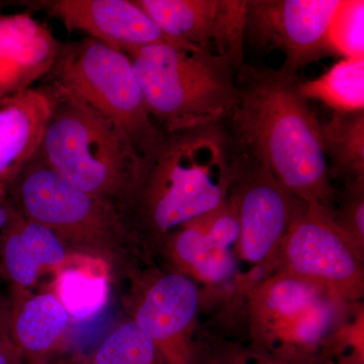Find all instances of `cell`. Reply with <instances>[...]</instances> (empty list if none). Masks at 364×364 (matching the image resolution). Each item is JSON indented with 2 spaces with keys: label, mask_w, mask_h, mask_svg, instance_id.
I'll list each match as a JSON object with an SVG mask.
<instances>
[{
  "label": "cell",
  "mask_w": 364,
  "mask_h": 364,
  "mask_svg": "<svg viewBox=\"0 0 364 364\" xmlns=\"http://www.w3.org/2000/svg\"><path fill=\"white\" fill-rule=\"evenodd\" d=\"M236 81L238 104L227 119L235 149L265 167L294 198L334 215L337 196L321 124L299 92L298 76L245 62Z\"/></svg>",
  "instance_id": "obj_1"
},
{
  "label": "cell",
  "mask_w": 364,
  "mask_h": 364,
  "mask_svg": "<svg viewBox=\"0 0 364 364\" xmlns=\"http://www.w3.org/2000/svg\"><path fill=\"white\" fill-rule=\"evenodd\" d=\"M234 164L233 143L222 124L169 134L129 214L151 240L164 243L226 202Z\"/></svg>",
  "instance_id": "obj_2"
},
{
  "label": "cell",
  "mask_w": 364,
  "mask_h": 364,
  "mask_svg": "<svg viewBox=\"0 0 364 364\" xmlns=\"http://www.w3.org/2000/svg\"><path fill=\"white\" fill-rule=\"evenodd\" d=\"M51 85L56 95L38 151L41 158L74 188L114 203L123 215L129 214L150 163L116 124L68 91Z\"/></svg>",
  "instance_id": "obj_3"
},
{
  "label": "cell",
  "mask_w": 364,
  "mask_h": 364,
  "mask_svg": "<svg viewBox=\"0 0 364 364\" xmlns=\"http://www.w3.org/2000/svg\"><path fill=\"white\" fill-rule=\"evenodd\" d=\"M140 81L153 119L166 135L222 124L238 104L236 69L181 42L122 50Z\"/></svg>",
  "instance_id": "obj_4"
},
{
  "label": "cell",
  "mask_w": 364,
  "mask_h": 364,
  "mask_svg": "<svg viewBox=\"0 0 364 364\" xmlns=\"http://www.w3.org/2000/svg\"><path fill=\"white\" fill-rule=\"evenodd\" d=\"M44 81L116 124L150 164L161 152L167 135L151 116L135 68L124 52L90 37L63 43Z\"/></svg>",
  "instance_id": "obj_5"
},
{
  "label": "cell",
  "mask_w": 364,
  "mask_h": 364,
  "mask_svg": "<svg viewBox=\"0 0 364 364\" xmlns=\"http://www.w3.org/2000/svg\"><path fill=\"white\" fill-rule=\"evenodd\" d=\"M244 289L251 342L287 358L322 355L354 305L324 287L282 272L253 279Z\"/></svg>",
  "instance_id": "obj_6"
},
{
  "label": "cell",
  "mask_w": 364,
  "mask_h": 364,
  "mask_svg": "<svg viewBox=\"0 0 364 364\" xmlns=\"http://www.w3.org/2000/svg\"><path fill=\"white\" fill-rule=\"evenodd\" d=\"M7 200L16 212L52 230L62 241L83 247H109L130 234L114 203L74 188L39 153L7 189Z\"/></svg>",
  "instance_id": "obj_7"
},
{
  "label": "cell",
  "mask_w": 364,
  "mask_h": 364,
  "mask_svg": "<svg viewBox=\"0 0 364 364\" xmlns=\"http://www.w3.org/2000/svg\"><path fill=\"white\" fill-rule=\"evenodd\" d=\"M364 248L316 203H305L280 246L274 272L324 287L350 304L364 294Z\"/></svg>",
  "instance_id": "obj_8"
},
{
  "label": "cell",
  "mask_w": 364,
  "mask_h": 364,
  "mask_svg": "<svg viewBox=\"0 0 364 364\" xmlns=\"http://www.w3.org/2000/svg\"><path fill=\"white\" fill-rule=\"evenodd\" d=\"M229 196L238 215L237 257L260 268L261 277L270 274L282 241L306 203L282 188L265 167L236 149Z\"/></svg>",
  "instance_id": "obj_9"
},
{
  "label": "cell",
  "mask_w": 364,
  "mask_h": 364,
  "mask_svg": "<svg viewBox=\"0 0 364 364\" xmlns=\"http://www.w3.org/2000/svg\"><path fill=\"white\" fill-rule=\"evenodd\" d=\"M339 0H246L244 43L284 53L282 68L296 75L331 56L328 30Z\"/></svg>",
  "instance_id": "obj_10"
},
{
  "label": "cell",
  "mask_w": 364,
  "mask_h": 364,
  "mask_svg": "<svg viewBox=\"0 0 364 364\" xmlns=\"http://www.w3.org/2000/svg\"><path fill=\"white\" fill-rule=\"evenodd\" d=\"M170 39L224 58L239 70L246 0H134Z\"/></svg>",
  "instance_id": "obj_11"
},
{
  "label": "cell",
  "mask_w": 364,
  "mask_h": 364,
  "mask_svg": "<svg viewBox=\"0 0 364 364\" xmlns=\"http://www.w3.org/2000/svg\"><path fill=\"white\" fill-rule=\"evenodd\" d=\"M200 289L179 272L155 277L136 306L134 322L152 340L164 364H193Z\"/></svg>",
  "instance_id": "obj_12"
},
{
  "label": "cell",
  "mask_w": 364,
  "mask_h": 364,
  "mask_svg": "<svg viewBox=\"0 0 364 364\" xmlns=\"http://www.w3.org/2000/svg\"><path fill=\"white\" fill-rule=\"evenodd\" d=\"M42 11L63 23L69 32L87 37L122 51L170 39L134 0H32L20 2Z\"/></svg>",
  "instance_id": "obj_13"
},
{
  "label": "cell",
  "mask_w": 364,
  "mask_h": 364,
  "mask_svg": "<svg viewBox=\"0 0 364 364\" xmlns=\"http://www.w3.org/2000/svg\"><path fill=\"white\" fill-rule=\"evenodd\" d=\"M50 83L0 98V200L23 167L40 150L55 104Z\"/></svg>",
  "instance_id": "obj_14"
},
{
  "label": "cell",
  "mask_w": 364,
  "mask_h": 364,
  "mask_svg": "<svg viewBox=\"0 0 364 364\" xmlns=\"http://www.w3.org/2000/svg\"><path fill=\"white\" fill-rule=\"evenodd\" d=\"M62 44L30 13H0V98L43 80L56 63Z\"/></svg>",
  "instance_id": "obj_15"
},
{
  "label": "cell",
  "mask_w": 364,
  "mask_h": 364,
  "mask_svg": "<svg viewBox=\"0 0 364 364\" xmlns=\"http://www.w3.org/2000/svg\"><path fill=\"white\" fill-rule=\"evenodd\" d=\"M9 207V221L0 232L2 267L14 289L26 291L42 273L64 268L67 252L58 235Z\"/></svg>",
  "instance_id": "obj_16"
},
{
  "label": "cell",
  "mask_w": 364,
  "mask_h": 364,
  "mask_svg": "<svg viewBox=\"0 0 364 364\" xmlns=\"http://www.w3.org/2000/svg\"><path fill=\"white\" fill-rule=\"evenodd\" d=\"M70 316L54 293L30 296L16 289L9 312V337L25 358H45L68 329Z\"/></svg>",
  "instance_id": "obj_17"
},
{
  "label": "cell",
  "mask_w": 364,
  "mask_h": 364,
  "mask_svg": "<svg viewBox=\"0 0 364 364\" xmlns=\"http://www.w3.org/2000/svg\"><path fill=\"white\" fill-rule=\"evenodd\" d=\"M177 272L193 282L218 286L230 282L237 272V257L231 249L213 241L195 220L178 228L164 241Z\"/></svg>",
  "instance_id": "obj_18"
},
{
  "label": "cell",
  "mask_w": 364,
  "mask_h": 364,
  "mask_svg": "<svg viewBox=\"0 0 364 364\" xmlns=\"http://www.w3.org/2000/svg\"><path fill=\"white\" fill-rule=\"evenodd\" d=\"M323 149L329 159L330 177L344 186L364 182V111L333 112L321 126Z\"/></svg>",
  "instance_id": "obj_19"
},
{
  "label": "cell",
  "mask_w": 364,
  "mask_h": 364,
  "mask_svg": "<svg viewBox=\"0 0 364 364\" xmlns=\"http://www.w3.org/2000/svg\"><path fill=\"white\" fill-rule=\"evenodd\" d=\"M305 100H318L333 112L364 111V55L346 57L326 73L299 83Z\"/></svg>",
  "instance_id": "obj_20"
},
{
  "label": "cell",
  "mask_w": 364,
  "mask_h": 364,
  "mask_svg": "<svg viewBox=\"0 0 364 364\" xmlns=\"http://www.w3.org/2000/svg\"><path fill=\"white\" fill-rule=\"evenodd\" d=\"M55 296L70 318H92L107 305L109 284L105 274L90 267H64L55 282Z\"/></svg>",
  "instance_id": "obj_21"
},
{
  "label": "cell",
  "mask_w": 364,
  "mask_h": 364,
  "mask_svg": "<svg viewBox=\"0 0 364 364\" xmlns=\"http://www.w3.org/2000/svg\"><path fill=\"white\" fill-rule=\"evenodd\" d=\"M161 361L150 337L134 321L124 323L100 344L91 364H158Z\"/></svg>",
  "instance_id": "obj_22"
},
{
  "label": "cell",
  "mask_w": 364,
  "mask_h": 364,
  "mask_svg": "<svg viewBox=\"0 0 364 364\" xmlns=\"http://www.w3.org/2000/svg\"><path fill=\"white\" fill-rule=\"evenodd\" d=\"M324 355L308 359L284 358L257 345H242L224 340H213L198 347L196 344L193 364H324Z\"/></svg>",
  "instance_id": "obj_23"
},
{
  "label": "cell",
  "mask_w": 364,
  "mask_h": 364,
  "mask_svg": "<svg viewBox=\"0 0 364 364\" xmlns=\"http://www.w3.org/2000/svg\"><path fill=\"white\" fill-rule=\"evenodd\" d=\"M333 55L346 57L364 55V1L339 0L328 30Z\"/></svg>",
  "instance_id": "obj_24"
},
{
  "label": "cell",
  "mask_w": 364,
  "mask_h": 364,
  "mask_svg": "<svg viewBox=\"0 0 364 364\" xmlns=\"http://www.w3.org/2000/svg\"><path fill=\"white\" fill-rule=\"evenodd\" d=\"M344 188L333 217L345 233L364 248V182Z\"/></svg>",
  "instance_id": "obj_25"
},
{
  "label": "cell",
  "mask_w": 364,
  "mask_h": 364,
  "mask_svg": "<svg viewBox=\"0 0 364 364\" xmlns=\"http://www.w3.org/2000/svg\"><path fill=\"white\" fill-rule=\"evenodd\" d=\"M0 364H25V356L7 335L0 334Z\"/></svg>",
  "instance_id": "obj_26"
},
{
  "label": "cell",
  "mask_w": 364,
  "mask_h": 364,
  "mask_svg": "<svg viewBox=\"0 0 364 364\" xmlns=\"http://www.w3.org/2000/svg\"><path fill=\"white\" fill-rule=\"evenodd\" d=\"M25 364H91L90 361L85 360L81 358H68L58 359V360H51L45 356V358H25Z\"/></svg>",
  "instance_id": "obj_27"
},
{
  "label": "cell",
  "mask_w": 364,
  "mask_h": 364,
  "mask_svg": "<svg viewBox=\"0 0 364 364\" xmlns=\"http://www.w3.org/2000/svg\"><path fill=\"white\" fill-rule=\"evenodd\" d=\"M9 312H7L6 306L2 304L0 299V334L9 336Z\"/></svg>",
  "instance_id": "obj_28"
},
{
  "label": "cell",
  "mask_w": 364,
  "mask_h": 364,
  "mask_svg": "<svg viewBox=\"0 0 364 364\" xmlns=\"http://www.w3.org/2000/svg\"><path fill=\"white\" fill-rule=\"evenodd\" d=\"M9 213L11 207L9 203H4L0 200V232L2 231L9 219Z\"/></svg>",
  "instance_id": "obj_29"
},
{
  "label": "cell",
  "mask_w": 364,
  "mask_h": 364,
  "mask_svg": "<svg viewBox=\"0 0 364 364\" xmlns=\"http://www.w3.org/2000/svg\"><path fill=\"white\" fill-rule=\"evenodd\" d=\"M324 364H334V363H333L331 360H329V359H328V360L326 361V363Z\"/></svg>",
  "instance_id": "obj_30"
}]
</instances>
